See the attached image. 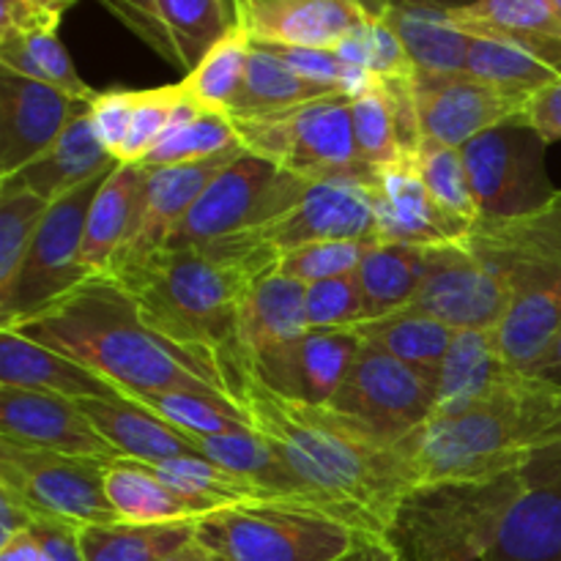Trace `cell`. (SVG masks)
<instances>
[{
    "label": "cell",
    "instance_id": "obj_1",
    "mask_svg": "<svg viewBox=\"0 0 561 561\" xmlns=\"http://www.w3.org/2000/svg\"><path fill=\"white\" fill-rule=\"evenodd\" d=\"M219 367L236 409L283 455L294 474L337 507L362 537H389L400 504L414 491L403 447L332 405L274 392L239 356Z\"/></svg>",
    "mask_w": 561,
    "mask_h": 561
},
{
    "label": "cell",
    "instance_id": "obj_2",
    "mask_svg": "<svg viewBox=\"0 0 561 561\" xmlns=\"http://www.w3.org/2000/svg\"><path fill=\"white\" fill-rule=\"evenodd\" d=\"M3 329L69 356L121 394L192 392L233 403L217 362L153 332L110 274H93L44 310Z\"/></svg>",
    "mask_w": 561,
    "mask_h": 561
},
{
    "label": "cell",
    "instance_id": "obj_3",
    "mask_svg": "<svg viewBox=\"0 0 561 561\" xmlns=\"http://www.w3.org/2000/svg\"><path fill=\"white\" fill-rule=\"evenodd\" d=\"M277 263L266 252L241 255L219 244L168 247L113 268L110 277L135 299L153 332L222 365L239 356L247 288Z\"/></svg>",
    "mask_w": 561,
    "mask_h": 561
},
{
    "label": "cell",
    "instance_id": "obj_4",
    "mask_svg": "<svg viewBox=\"0 0 561 561\" xmlns=\"http://www.w3.org/2000/svg\"><path fill=\"white\" fill-rule=\"evenodd\" d=\"M466 241L507 283L510 310L496 340L529 373L561 337V190L524 217L480 219Z\"/></svg>",
    "mask_w": 561,
    "mask_h": 561
},
{
    "label": "cell",
    "instance_id": "obj_5",
    "mask_svg": "<svg viewBox=\"0 0 561 561\" xmlns=\"http://www.w3.org/2000/svg\"><path fill=\"white\" fill-rule=\"evenodd\" d=\"M537 378L515 394L460 411H433L425 425L400 442L414 488L436 482H485L529 471L542 453L535 411Z\"/></svg>",
    "mask_w": 561,
    "mask_h": 561
},
{
    "label": "cell",
    "instance_id": "obj_6",
    "mask_svg": "<svg viewBox=\"0 0 561 561\" xmlns=\"http://www.w3.org/2000/svg\"><path fill=\"white\" fill-rule=\"evenodd\" d=\"M529 482V471H520L485 482L414 488L387 540L400 561H482Z\"/></svg>",
    "mask_w": 561,
    "mask_h": 561
},
{
    "label": "cell",
    "instance_id": "obj_7",
    "mask_svg": "<svg viewBox=\"0 0 561 561\" xmlns=\"http://www.w3.org/2000/svg\"><path fill=\"white\" fill-rule=\"evenodd\" d=\"M247 153L305 181H359L373 186L378 168L359 157L351 121V96L316 99L263 118L233 121Z\"/></svg>",
    "mask_w": 561,
    "mask_h": 561
},
{
    "label": "cell",
    "instance_id": "obj_8",
    "mask_svg": "<svg viewBox=\"0 0 561 561\" xmlns=\"http://www.w3.org/2000/svg\"><path fill=\"white\" fill-rule=\"evenodd\" d=\"M197 537L225 561H343L367 540L327 513L285 499L217 510L197 524Z\"/></svg>",
    "mask_w": 561,
    "mask_h": 561
},
{
    "label": "cell",
    "instance_id": "obj_9",
    "mask_svg": "<svg viewBox=\"0 0 561 561\" xmlns=\"http://www.w3.org/2000/svg\"><path fill=\"white\" fill-rule=\"evenodd\" d=\"M310 184L244 151L206 186L168 247H208L252 233L290 211Z\"/></svg>",
    "mask_w": 561,
    "mask_h": 561
},
{
    "label": "cell",
    "instance_id": "obj_10",
    "mask_svg": "<svg viewBox=\"0 0 561 561\" xmlns=\"http://www.w3.org/2000/svg\"><path fill=\"white\" fill-rule=\"evenodd\" d=\"M107 466V460L20 447L0 438V491L20 499L36 518L77 526L124 524L104 491Z\"/></svg>",
    "mask_w": 561,
    "mask_h": 561
},
{
    "label": "cell",
    "instance_id": "obj_11",
    "mask_svg": "<svg viewBox=\"0 0 561 561\" xmlns=\"http://www.w3.org/2000/svg\"><path fill=\"white\" fill-rule=\"evenodd\" d=\"M107 175H99L80 190L49 203L14 285L9 294L0 296V329L14 327L22 318L44 310L91 277L82 266V239L91 203Z\"/></svg>",
    "mask_w": 561,
    "mask_h": 561
},
{
    "label": "cell",
    "instance_id": "obj_12",
    "mask_svg": "<svg viewBox=\"0 0 561 561\" xmlns=\"http://www.w3.org/2000/svg\"><path fill=\"white\" fill-rule=\"evenodd\" d=\"M409 312L436 318L455 332H496L510 310V288L469 241L431 244Z\"/></svg>",
    "mask_w": 561,
    "mask_h": 561
},
{
    "label": "cell",
    "instance_id": "obj_13",
    "mask_svg": "<svg viewBox=\"0 0 561 561\" xmlns=\"http://www.w3.org/2000/svg\"><path fill=\"white\" fill-rule=\"evenodd\" d=\"M438 389L405 362L362 343L354 367L329 405L400 444L436 411Z\"/></svg>",
    "mask_w": 561,
    "mask_h": 561
},
{
    "label": "cell",
    "instance_id": "obj_14",
    "mask_svg": "<svg viewBox=\"0 0 561 561\" xmlns=\"http://www.w3.org/2000/svg\"><path fill=\"white\" fill-rule=\"evenodd\" d=\"M542 146L529 126L518 124L485 131L463 146L482 219L524 217L557 195L542 164Z\"/></svg>",
    "mask_w": 561,
    "mask_h": 561
},
{
    "label": "cell",
    "instance_id": "obj_15",
    "mask_svg": "<svg viewBox=\"0 0 561 561\" xmlns=\"http://www.w3.org/2000/svg\"><path fill=\"white\" fill-rule=\"evenodd\" d=\"M318 241H376L370 186L359 181H316L290 211L247 236L219 241L241 252H285Z\"/></svg>",
    "mask_w": 561,
    "mask_h": 561
},
{
    "label": "cell",
    "instance_id": "obj_16",
    "mask_svg": "<svg viewBox=\"0 0 561 561\" xmlns=\"http://www.w3.org/2000/svg\"><path fill=\"white\" fill-rule=\"evenodd\" d=\"M531 99L504 91L471 75H416L411 82L420 137H433L463 148L480 135L502 126H524Z\"/></svg>",
    "mask_w": 561,
    "mask_h": 561
},
{
    "label": "cell",
    "instance_id": "obj_17",
    "mask_svg": "<svg viewBox=\"0 0 561 561\" xmlns=\"http://www.w3.org/2000/svg\"><path fill=\"white\" fill-rule=\"evenodd\" d=\"M307 285L277 268L252 279L241 301L239 359L266 387H277L296 345L310 334Z\"/></svg>",
    "mask_w": 561,
    "mask_h": 561
},
{
    "label": "cell",
    "instance_id": "obj_18",
    "mask_svg": "<svg viewBox=\"0 0 561 561\" xmlns=\"http://www.w3.org/2000/svg\"><path fill=\"white\" fill-rule=\"evenodd\" d=\"M170 66L192 71L236 25L233 0H96Z\"/></svg>",
    "mask_w": 561,
    "mask_h": 561
},
{
    "label": "cell",
    "instance_id": "obj_19",
    "mask_svg": "<svg viewBox=\"0 0 561 561\" xmlns=\"http://www.w3.org/2000/svg\"><path fill=\"white\" fill-rule=\"evenodd\" d=\"M88 102L0 69V181L42 157Z\"/></svg>",
    "mask_w": 561,
    "mask_h": 561
},
{
    "label": "cell",
    "instance_id": "obj_20",
    "mask_svg": "<svg viewBox=\"0 0 561 561\" xmlns=\"http://www.w3.org/2000/svg\"><path fill=\"white\" fill-rule=\"evenodd\" d=\"M0 438L20 447L107 463L121 458L77 405V400L31 389L0 387Z\"/></svg>",
    "mask_w": 561,
    "mask_h": 561
},
{
    "label": "cell",
    "instance_id": "obj_21",
    "mask_svg": "<svg viewBox=\"0 0 561 561\" xmlns=\"http://www.w3.org/2000/svg\"><path fill=\"white\" fill-rule=\"evenodd\" d=\"M241 153H244V148H236V151L219 153V157L211 159H201V162L170 164V168L151 170L146 168V190H142V206L135 225V233L126 241L124 250L118 252V257L113 261L110 272L124 266V263L137 261V257L168 250L170 239H173L175 230L181 228L186 214L192 211L197 197H201L203 192H206V186L211 184L236 157H241Z\"/></svg>",
    "mask_w": 561,
    "mask_h": 561
},
{
    "label": "cell",
    "instance_id": "obj_22",
    "mask_svg": "<svg viewBox=\"0 0 561 561\" xmlns=\"http://www.w3.org/2000/svg\"><path fill=\"white\" fill-rule=\"evenodd\" d=\"M233 11L255 47L334 49L370 20L345 0H233Z\"/></svg>",
    "mask_w": 561,
    "mask_h": 561
},
{
    "label": "cell",
    "instance_id": "obj_23",
    "mask_svg": "<svg viewBox=\"0 0 561 561\" xmlns=\"http://www.w3.org/2000/svg\"><path fill=\"white\" fill-rule=\"evenodd\" d=\"M370 195L376 208V241L431 247L463 239L427 195L414 148L392 164L378 168Z\"/></svg>",
    "mask_w": 561,
    "mask_h": 561
},
{
    "label": "cell",
    "instance_id": "obj_24",
    "mask_svg": "<svg viewBox=\"0 0 561 561\" xmlns=\"http://www.w3.org/2000/svg\"><path fill=\"white\" fill-rule=\"evenodd\" d=\"M529 480L482 561H561V463L540 455Z\"/></svg>",
    "mask_w": 561,
    "mask_h": 561
},
{
    "label": "cell",
    "instance_id": "obj_25",
    "mask_svg": "<svg viewBox=\"0 0 561 561\" xmlns=\"http://www.w3.org/2000/svg\"><path fill=\"white\" fill-rule=\"evenodd\" d=\"M529 373L518 370L499 348L496 332H455L438 376L436 411H460L510 398Z\"/></svg>",
    "mask_w": 561,
    "mask_h": 561
},
{
    "label": "cell",
    "instance_id": "obj_26",
    "mask_svg": "<svg viewBox=\"0 0 561 561\" xmlns=\"http://www.w3.org/2000/svg\"><path fill=\"white\" fill-rule=\"evenodd\" d=\"M88 420L96 425L104 442L126 460L157 466L164 460L184 458V455H203L192 436L164 422L146 405L124 398H85L77 400Z\"/></svg>",
    "mask_w": 561,
    "mask_h": 561
},
{
    "label": "cell",
    "instance_id": "obj_27",
    "mask_svg": "<svg viewBox=\"0 0 561 561\" xmlns=\"http://www.w3.org/2000/svg\"><path fill=\"white\" fill-rule=\"evenodd\" d=\"M0 387L60 394L69 400L118 398V389L69 356L22 337L14 329H0Z\"/></svg>",
    "mask_w": 561,
    "mask_h": 561
},
{
    "label": "cell",
    "instance_id": "obj_28",
    "mask_svg": "<svg viewBox=\"0 0 561 561\" xmlns=\"http://www.w3.org/2000/svg\"><path fill=\"white\" fill-rule=\"evenodd\" d=\"M118 164V159L96 137L91 124V113L85 110V113L77 115L66 126L64 135L42 157H36L20 173L3 181H14V184L25 186L33 195L42 197V201L55 203L69 195V192L80 190L88 181L113 173Z\"/></svg>",
    "mask_w": 561,
    "mask_h": 561
},
{
    "label": "cell",
    "instance_id": "obj_29",
    "mask_svg": "<svg viewBox=\"0 0 561 561\" xmlns=\"http://www.w3.org/2000/svg\"><path fill=\"white\" fill-rule=\"evenodd\" d=\"M146 175L148 170L142 164H118L93 197L82 239V266L91 277L107 274L135 233Z\"/></svg>",
    "mask_w": 561,
    "mask_h": 561
},
{
    "label": "cell",
    "instance_id": "obj_30",
    "mask_svg": "<svg viewBox=\"0 0 561 561\" xmlns=\"http://www.w3.org/2000/svg\"><path fill=\"white\" fill-rule=\"evenodd\" d=\"M104 491L124 524H181L217 513L201 499L175 491L153 466L126 458L107 466Z\"/></svg>",
    "mask_w": 561,
    "mask_h": 561
},
{
    "label": "cell",
    "instance_id": "obj_31",
    "mask_svg": "<svg viewBox=\"0 0 561 561\" xmlns=\"http://www.w3.org/2000/svg\"><path fill=\"white\" fill-rule=\"evenodd\" d=\"M449 16L469 36L518 42L561 71V16L551 0H474Z\"/></svg>",
    "mask_w": 561,
    "mask_h": 561
},
{
    "label": "cell",
    "instance_id": "obj_32",
    "mask_svg": "<svg viewBox=\"0 0 561 561\" xmlns=\"http://www.w3.org/2000/svg\"><path fill=\"white\" fill-rule=\"evenodd\" d=\"M359 348L362 340L354 329H337V332L312 329L294 348L274 392L305 403L329 405L348 378Z\"/></svg>",
    "mask_w": 561,
    "mask_h": 561
},
{
    "label": "cell",
    "instance_id": "obj_33",
    "mask_svg": "<svg viewBox=\"0 0 561 561\" xmlns=\"http://www.w3.org/2000/svg\"><path fill=\"white\" fill-rule=\"evenodd\" d=\"M387 25L403 42L420 75H463L471 36L460 31L442 5H392Z\"/></svg>",
    "mask_w": 561,
    "mask_h": 561
},
{
    "label": "cell",
    "instance_id": "obj_34",
    "mask_svg": "<svg viewBox=\"0 0 561 561\" xmlns=\"http://www.w3.org/2000/svg\"><path fill=\"white\" fill-rule=\"evenodd\" d=\"M354 332L359 334L362 343L376 345L383 354L405 362V365L414 367L416 373H422L436 387L444 359H447V351L455 337V329H449L447 323L409 310L373 318V321L354 327Z\"/></svg>",
    "mask_w": 561,
    "mask_h": 561
},
{
    "label": "cell",
    "instance_id": "obj_35",
    "mask_svg": "<svg viewBox=\"0 0 561 561\" xmlns=\"http://www.w3.org/2000/svg\"><path fill=\"white\" fill-rule=\"evenodd\" d=\"M334 93L337 91L318 85V82L307 80L299 71L290 69L272 49L252 44L244 85L225 115L230 121L263 118V115L283 113V110L299 107V104L316 102V99L334 96Z\"/></svg>",
    "mask_w": 561,
    "mask_h": 561
},
{
    "label": "cell",
    "instance_id": "obj_36",
    "mask_svg": "<svg viewBox=\"0 0 561 561\" xmlns=\"http://www.w3.org/2000/svg\"><path fill=\"white\" fill-rule=\"evenodd\" d=\"M241 148L233 121L219 110L201 107L190 96L179 104L162 140L142 159V168H170L219 157Z\"/></svg>",
    "mask_w": 561,
    "mask_h": 561
},
{
    "label": "cell",
    "instance_id": "obj_37",
    "mask_svg": "<svg viewBox=\"0 0 561 561\" xmlns=\"http://www.w3.org/2000/svg\"><path fill=\"white\" fill-rule=\"evenodd\" d=\"M427 247L416 244H389V241H373L362 261L359 277L362 294H365L367 321L373 318L392 316L411 305L416 288L425 272Z\"/></svg>",
    "mask_w": 561,
    "mask_h": 561
},
{
    "label": "cell",
    "instance_id": "obj_38",
    "mask_svg": "<svg viewBox=\"0 0 561 561\" xmlns=\"http://www.w3.org/2000/svg\"><path fill=\"white\" fill-rule=\"evenodd\" d=\"M414 159L431 201L436 203L444 219L466 239L482 219V211L477 206L474 190H471L463 148L447 146V142H438L433 137H420L414 146Z\"/></svg>",
    "mask_w": 561,
    "mask_h": 561
},
{
    "label": "cell",
    "instance_id": "obj_39",
    "mask_svg": "<svg viewBox=\"0 0 561 561\" xmlns=\"http://www.w3.org/2000/svg\"><path fill=\"white\" fill-rule=\"evenodd\" d=\"M0 69L58 88V91L88 104L99 96L80 77L75 60L60 44L58 31L5 33V36H0Z\"/></svg>",
    "mask_w": 561,
    "mask_h": 561
},
{
    "label": "cell",
    "instance_id": "obj_40",
    "mask_svg": "<svg viewBox=\"0 0 561 561\" xmlns=\"http://www.w3.org/2000/svg\"><path fill=\"white\" fill-rule=\"evenodd\" d=\"M197 524L201 520L82 526V553L85 561H162L197 535Z\"/></svg>",
    "mask_w": 561,
    "mask_h": 561
},
{
    "label": "cell",
    "instance_id": "obj_41",
    "mask_svg": "<svg viewBox=\"0 0 561 561\" xmlns=\"http://www.w3.org/2000/svg\"><path fill=\"white\" fill-rule=\"evenodd\" d=\"M466 75L480 77V80L491 82V85L531 99L542 88L557 82L561 71L551 60L542 58L540 53L518 42L493 36H471Z\"/></svg>",
    "mask_w": 561,
    "mask_h": 561
},
{
    "label": "cell",
    "instance_id": "obj_42",
    "mask_svg": "<svg viewBox=\"0 0 561 561\" xmlns=\"http://www.w3.org/2000/svg\"><path fill=\"white\" fill-rule=\"evenodd\" d=\"M252 42L239 25L228 27L217 42L211 44L201 64L181 80L186 96L201 107L228 113L230 104L239 96L247 77V64H250Z\"/></svg>",
    "mask_w": 561,
    "mask_h": 561
},
{
    "label": "cell",
    "instance_id": "obj_43",
    "mask_svg": "<svg viewBox=\"0 0 561 561\" xmlns=\"http://www.w3.org/2000/svg\"><path fill=\"white\" fill-rule=\"evenodd\" d=\"M153 469L175 488V491L186 493L192 499H201L208 507L225 510L239 507V504L252 502H268L274 499L272 493L257 488L247 477L236 474V471L225 469V466L214 463L206 455H184V458L164 460Z\"/></svg>",
    "mask_w": 561,
    "mask_h": 561
},
{
    "label": "cell",
    "instance_id": "obj_44",
    "mask_svg": "<svg viewBox=\"0 0 561 561\" xmlns=\"http://www.w3.org/2000/svg\"><path fill=\"white\" fill-rule=\"evenodd\" d=\"M135 403L146 405L164 422L184 431L186 436H236L252 431L247 414H241L233 403L203 398L192 392H137L124 394Z\"/></svg>",
    "mask_w": 561,
    "mask_h": 561
},
{
    "label": "cell",
    "instance_id": "obj_45",
    "mask_svg": "<svg viewBox=\"0 0 561 561\" xmlns=\"http://www.w3.org/2000/svg\"><path fill=\"white\" fill-rule=\"evenodd\" d=\"M49 203L14 181H0V296L9 294Z\"/></svg>",
    "mask_w": 561,
    "mask_h": 561
},
{
    "label": "cell",
    "instance_id": "obj_46",
    "mask_svg": "<svg viewBox=\"0 0 561 561\" xmlns=\"http://www.w3.org/2000/svg\"><path fill=\"white\" fill-rule=\"evenodd\" d=\"M334 53L345 64L367 71V75L378 77V80L409 82L420 75L411 55L405 53L403 42L387 25V20H365L334 47Z\"/></svg>",
    "mask_w": 561,
    "mask_h": 561
},
{
    "label": "cell",
    "instance_id": "obj_47",
    "mask_svg": "<svg viewBox=\"0 0 561 561\" xmlns=\"http://www.w3.org/2000/svg\"><path fill=\"white\" fill-rule=\"evenodd\" d=\"M370 244L373 241H318V244L285 252L277 263V272L310 288L323 279L359 272Z\"/></svg>",
    "mask_w": 561,
    "mask_h": 561
},
{
    "label": "cell",
    "instance_id": "obj_48",
    "mask_svg": "<svg viewBox=\"0 0 561 561\" xmlns=\"http://www.w3.org/2000/svg\"><path fill=\"white\" fill-rule=\"evenodd\" d=\"M186 99V91L181 82L175 85H162V88H148L140 91L137 96V110L135 118H131L129 137H126L124 148H121V164H140L148 153L153 151L159 140H162L164 129L173 121V113L179 110V104Z\"/></svg>",
    "mask_w": 561,
    "mask_h": 561
},
{
    "label": "cell",
    "instance_id": "obj_49",
    "mask_svg": "<svg viewBox=\"0 0 561 561\" xmlns=\"http://www.w3.org/2000/svg\"><path fill=\"white\" fill-rule=\"evenodd\" d=\"M307 321L316 332H337V329H354L365 323V294H362L356 272L310 285L307 288Z\"/></svg>",
    "mask_w": 561,
    "mask_h": 561
},
{
    "label": "cell",
    "instance_id": "obj_50",
    "mask_svg": "<svg viewBox=\"0 0 561 561\" xmlns=\"http://www.w3.org/2000/svg\"><path fill=\"white\" fill-rule=\"evenodd\" d=\"M137 96H140V91H107L99 93L91 102V107H88L93 131H96L102 146L115 159L121 157V148H124L126 137H129V126L137 110Z\"/></svg>",
    "mask_w": 561,
    "mask_h": 561
},
{
    "label": "cell",
    "instance_id": "obj_51",
    "mask_svg": "<svg viewBox=\"0 0 561 561\" xmlns=\"http://www.w3.org/2000/svg\"><path fill=\"white\" fill-rule=\"evenodd\" d=\"M77 0H0V36L5 33L58 31Z\"/></svg>",
    "mask_w": 561,
    "mask_h": 561
},
{
    "label": "cell",
    "instance_id": "obj_52",
    "mask_svg": "<svg viewBox=\"0 0 561 561\" xmlns=\"http://www.w3.org/2000/svg\"><path fill=\"white\" fill-rule=\"evenodd\" d=\"M537 378V376H535ZM537 422H540L542 458H553L561 463V383H551L537 378L535 389ZM537 455V458H540Z\"/></svg>",
    "mask_w": 561,
    "mask_h": 561
},
{
    "label": "cell",
    "instance_id": "obj_53",
    "mask_svg": "<svg viewBox=\"0 0 561 561\" xmlns=\"http://www.w3.org/2000/svg\"><path fill=\"white\" fill-rule=\"evenodd\" d=\"M82 526L69 524L60 518H36L31 526V535L36 537L38 546L49 553L53 561H85L80 542Z\"/></svg>",
    "mask_w": 561,
    "mask_h": 561
},
{
    "label": "cell",
    "instance_id": "obj_54",
    "mask_svg": "<svg viewBox=\"0 0 561 561\" xmlns=\"http://www.w3.org/2000/svg\"><path fill=\"white\" fill-rule=\"evenodd\" d=\"M524 126H529L546 146L561 140V77L531 96L524 115Z\"/></svg>",
    "mask_w": 561,
    "mask_h": 561
},
{
    "label": "cell",
    "instance_id": "obj_55",
    "mask_svg": "<svg viewBox=\"0 0 561 561\" xmlns=\"http://www.w3.org/2000/svg\"><path fill=\"white\" fill-rule=\"evenodd\" d=\"M36 524V515L14 499L11 493L0 491V546L9 540H14L16 535H25L31 531V526Z\"/></svg>",
    "mask_w": 561,
    "mask_h": 561
},
{
    "label": "cell",
    "instance_id": "obj_56",
    "mask_svg": "<svg viewBox=\"0 0 561 561\" xmlns=\"http://www.w3.org/2000/svg\"><path fill=\"white\" fill-rule=\"evenodd\" d=\"M0 561H53V559H49V553L38 546L36 537H33L31 531H25V535H16L14 540L0 546Z\"/></svg>",
    "mask_w": 561,
    "mask_h": 561
},
{
    "label": "cell",
    "instance_id": "obj_57",
    "mask_svg": "<svg viewBox=\"0 0 561 561\" xmlns=\"http://www.w3.org/2000/svg\"><path fill=\"white\" fill-rule=\"evenodd\" d=\"M162 561H225V559L219 557V553H214L211 548H208L206 542L195 535L190 542H186V546H181L179 551H173Z\"/></svg>",
    "mask_w": 561,
    "mask_h": 561
},
{
    "label": "cell",
    "instance_id": "obj_58",
    "mask_svg": "<svg viewBox=\"0 0 561 561\" xmlns=\"http://www.w3.org/2000/svg\"><path fill=\"white\" fill-rule=\"evenodd\" d=\"M529 376H537L542 378V381H551V383H561V337L553 343V348L548 351L535 367H531Z\"/></svg>",
    "mask_w": 561,
    "mask_h": 561
},
{
    "label": "cell",
    "instance_id": "obj_59",
    "mask_svg": "<svg viewBox=\"0 0 561 561\" xmlns=\"http://www.w3.org/2000/svg\"><path fill=\"white\" fill-rule=\"evenodd\" d=\"M345 3L356 5V9H359L365 16H370V20H383L389 11V5L383 3V0H345Z\"/></svg>",
    "mask_w": 561,
    "mask_h": 561
},
{
    "label": "cell",
    "instance_id": "obj_60",
    "mask_svg": "<svg viewBox=\"0 0 561 561\" xmlns=\"http://www.w3.org/2000/svg\"><path fill=\"white\" fill-rule=\"evenodd\" d=\"M383 3L392 9V5H442V9H460V5H469L474 0H383Z\"/></svg>",
    "mask_w": 561,
    "mask_h": 561
},
{
    "label": "cell",
    "instance_id": "obj_61",
    "mask_svg": "<svg viewBox=\"0 0 561 561\" xmlns=\"http://www.w3.org/2000/svg\"><path fill=\"white\" fill-rule=\"evenodd\" d=\"M362 548V546H359ZM343 561H362V553L359 551H356V553H351V557H345Z\"/></svg>",
    "mask_w": 561,
    "mask_h": 561
},
{
    "label": "cell",
    "instance_id": "obj_62",
    "mask_svg": "<svg viewBox=\"0 0 561 561\" xmlns=\"http://www.w3.org/2000/svg\"><path fill=\"white\" fill-rule=\"evenodd\" d=\"M551 3H553V9H557L559 16H561V0H551Z\"/></svg>",
    "mask_w": 561,
    "mask_h": 561
}]
</instances>
